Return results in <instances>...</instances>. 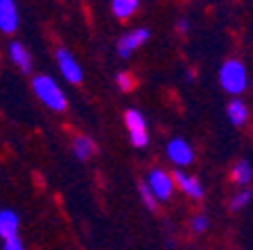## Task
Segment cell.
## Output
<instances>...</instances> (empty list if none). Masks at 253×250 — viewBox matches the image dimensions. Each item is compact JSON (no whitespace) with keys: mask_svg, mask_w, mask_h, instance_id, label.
I'll return each instance as SVG.
<instances>
[{"mask_svg":"<svg viewBox=\"0 0 253 250\" xmlns=\"http://www.w3.org/2000/svg\"><path fill=\"white\" fill-rule=\"evenodd\" d=\"M217 79H219L221 90L228 93V95H233V97H240V95L249 88L247 66H244L240 59H226V61L221 63Z\"/></svg>","mask_w":253,"mask_h":250,"instance_id":"cell-1","label":"cell"},{"mask_svg":"<svg viewBox=\"0 0 253 250\" xmlns=\"http://www.w3.org/2000/svg\"><path fill=\"white\" fill-rule=\"evenodd\" d=\"M32 90H34V95L41 99L47 108L59 110V113L68 108V99H66L63 90L59 88V83L50 74H37L32 79Z\"/></svg>","mask_w":253,"mask_h":250,"instance_id":"cell-2","label":"cell"},{"mask_svg":"<svg viewBox=\"0 0 253 250\" xmlns=\"http://www.w3.org/2000/svg\"><path fill=\"white\" fill-rule=\"evenodd\" d=\"M145 185H147V189L154 194V198H156L158 203H163V201H169L174 194V180H172V174H168L165 169H161V167H154L152 172L147 174V180H145Z\"/></svg>","mask_w":253,"mask_h":250,"instance_id":"cell-3","label":"cell"},{"mask_svg":"<svg viewBox=\"0 0 253 250\" xmlns=\"http://www.w3.org/2000/svg\"><path fill=\"white\" fill-rule=\"evenodd\" d=\"M125 124H126V131H129V140L136 149H142L147 146L149 142V136H147V120L140 110L131 108L125 113Z\"/></svg>","mask_w":253,"mask_h":250,"instance_id":"cell-4","label":"cell"},{"mask_svg":"<svg viewBox=\"0 0 253 250\" xmlns=\"http://www.w3.org/2000/svg\"><path fill=\"white\" fill-rule=\"evenodd\" d=\"M54 59H57V66H59V72H61V77L66 79L68 83H73V86H79V83L84 81L82 66L77 63V59L73 57V52H70V50H66V47H57Z\"/></svg>","mask_w":253,"mask_h":250,"instance_id":"cell-5","label":"cell"},{"mask_svg":"<svg viewBox=\"0 0 253 250\" xmlns=\"http://www.w3.org/2000/svg\"><path fill=\"white\" fill-rule=\"evenodd\" d=\"M147 41H149V30H145V27L126 32V34L120 36V41H118V54H120V59H129L138 47H142Z\"/></svg>","mask_w":253,"mask_h":250,"instance_id":"cell-6","label":"cell"},{"mask_svg":"<svg viewBox=\"0 0 253 250\" xmlns=\"http://www.w3.org/2000/svg\"><path fill=\"white\" fill-rule=\"evenodd\" d=\"M168 158L176 167H188L195 162V149L190 146V142H185L183 138H172L168 142Z\"/></svg>","mask_w":253,"mask_h":250,"instance_id":"cell-7","label":"cell"},{"mask_svg":"<svg viewBox=\"0 0 253 250\" xmlns=\"http://www.w3.org/2000/svg\"><path fill=\"white\" fill-rule=\"evenodd\" d=\"M172 180H174V187H179L181 192L185 194V196L195 198V201H199V198L204 196V185L199 182V178L188 176L185 172L176 169V172L172 174Z\"/></svg>","mask_w":253,"mask_h":250,"instance_id":"cell-8","label":"cell"},{"mask_svg":"<svg viewBox=\"0 0 253 250\" xmlns=\"http://www.w3.org/2000/svg\"><path fill=\"white\" fill-rule=\"evenodd\" d=\"M18 7L14 0H0V32L14 34L18 30Z\"/></svg>","mask_w":253,"mask_h":250,"instance_id":"cell-9","label":"cell"},{"mask_svg":"<svg viewBox=\"0 0 253 250\" xmlns=\"http://www.w3.org/2000/svg\"><path fill=\"white\" fill-rule=\"evenodd\" d=\"M226 115H228V120H231V124L233 126H240V129H242V126L249 122V117H251V113H249V106L244 104L240 97H235L231 104L226 106Z\"/></svg>","mask_w":253,"mask_h":250,"instance_id":"cell-10","label":"cell"},{"mask_svg":"<svg viewBox=\"0 0 253 250\" xmlns=\"http://www.w3.org/2000/svg\"><path fill=\"white\" fill-rule=\"evenodd\" d=\"M18 225L21 219L14 210H0V239H7V237H16L18 235Z\"/></svg>","mask_w":253,"mask_h":250,"instance_id":"cell-11","label":"cell"},{"mask_svg":"<svg viewBox=\"0 0 253 250\" xmlns=\"http://www.w3.org/2000/svg\"><path fill=\"white\" fill-rule=\"evenodd\" d=\"M9 59L18 66V70H23V72H30L32 66H34V61H32V54L27 52V47L23 45V43L14 41L9 45Z\"/></svg>","mask_w":253,"mask_h":250,"instance_id":"cell-12","label":"cell"},{"mask_svg":"<svg viewBox=\"0 0 253 250\" xmlns=\"http://www.w3.org/2000/svg\"><path fill=\"white\" fill-rule=\"evenodd\" d=\"M231 180L237 182L240 187H247L249 182L253 180V167L249 160H237L231 169Z\"/></svg>","mask_w":253,"mask_h":250,"instance_id":"cell-13","label":"cell"},{"mask_svg":"<svg viewBox=\"0 0 253 250\" xmlns=\"http://www.w3.org/2000/svg\"><path fill=\"white\" fill-rule=\"evenodd\" d=\"M138 7H140V0H111V11H113V16L120 18V21L131 18L138 11Z\"/></svg>","mask_w":253,"mask_h":250,"instance_id":"cell-14","label":"cell"},{"mask_svg":"<svg viewBox=\"0 0 253 250\" xmlns=\"http://www.w3.org/2000/svg\"><path fill=\"white\" fill-rule=\"evenodd\" d=\"M73 153L77 160H88L95 153V142L88 136H77L73 140Z\"/></svg>","mask_w":253,"mask_h":250,"instance_id":"cell-15","label":"cell"},{"mask_svg":"<svg viewBox=\"0 0 253 250\" xmlns=\"http://www.w3.org/2000/svg\"><path fill=\"white\" fill-rule=\"evenodd\" d=\"M251 201H253V189H249V187L240 189V192L231 198V212H240V210L249 208Z\"/></svg>","mask_w":253,"mask_h":250,"instance_id":"cell-16","label":"cell"},{"mask_svg":"<svg viewBox=\"0 0 253 250\" xmlns=\"http://www.w3.org/2000/svg\"><path fill=\"white\" fill-rule=\"evenodd\" d=\"M138 194H140V198H142V203H145V208H147L149 212H156V210H158V201L154 198V194L147 189V185H145V182H140V187H138Z\"/></svg>","mask_w":253,"mask_h":250,"instance_id":"cell-17","label":"cell"},{"mask_svg":"<svg viewBox=\"0 0 253 250\" xmlns=\"http://www.w3.org/2000/svg\"><path fill=\"white\" fill-rule=\"evenodd\" d=\"M116 83H118V88H120V90L129 93V90L133 88V83H136V81H133V77H131L129 72H120V74L116 77Z\"/></svg>","mask_w":253,"mask_h":250,"instance_id":"cell-18","label":"cell"},{"mask_svg":"<svg viewBox=\"0 0 253 250\" xmlns=\"http://www.w3.org/2000/svg\"><path fill=\"white\" fill-rule=\"evenodd\" d=\"M0 250H25V246H23L21 237H7V239H2V246H0Z\"/></svg>","mask_w":253,"mask_h":250,"instance_id":"cell-19","label":"cell"},{"mask_svg":"<svg viewBox=\"0 0 253 250\" xmlns=\"http://www.w3.org/2000/svg\"><path fill=\"white\" fill-rule=\"evenodd\" d=\"M192 232H206L208 230V225H211V221H208V216H204V214H199V216H195L192 219Z\"/></svg>","mask_w":253,"mask_h":250,"instance_id":"cell-20","label":"cell"},{"mask_svg":"<svg viewBox=\"0 0 253 250\" xmlns=\"http://www.w3.org/2000/svg\"><path fill=\"white\" fill-rule=\"evenodd\" d=\"M188 21H179V23H176V30H179V32H188Z\"/></svg>","mask_w":253,"mask_h":250,"instance_id":"cell-21","label":"cell"},{"mask_svg":"<svg viewBox=\"0 0 253 250\" xmlns=\"http://www.w3.org/2000/svg\"><path fill=\"white\" fill-rule=\"evenodd\" d=\"M251 133H253V129H251Z\"/></svg>","mask_w":253,"mask_h":250,"instance_id":"cell-22","label":"cell"}]
</instances>
